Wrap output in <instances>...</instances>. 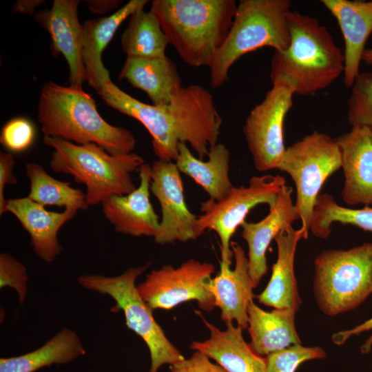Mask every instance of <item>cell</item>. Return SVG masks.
I'll return each instance as SVG.
<instances>
[{
	"instance_id": "cell-34",
	"label": "cell",
	"mask_w": 372,
	"mask_h": 372,
	"mask_svg": "<svg viewBox=\"0 0 372 372\" xmlns=\"http://www.w3.org/2000/svg\"><path fill=\"white\" fill-rule=\"evenodd\" d=\"M34 137L35 130L32 123L26 118L17 117L4 125L0 141L10 152L19 153L32 145Z\"/></svg>"
},
{
	"instance_id": "cell-17",
	"label": "cell",
	"mask_w": 372,
	"mask_h": 372,
	"mask_svg": "<svg viewBox=\"0 0 372 372\" xmlns=\"http://www.w3.org/2000/svg\"><path fill=\"white\" fill-rule=\"evenodd\" d=\"M140 183L131 193L113 195L102 205L106 220L121 234L136 237H155L160 227L158 216L149 200L151 165L139 169Z\"/></svg>"
},
{
	"instance_id": "cell-38",
	"label": "cell",
	"mask_w": 372,
	"mask_h": 372,
	"mask_svg": "<svg viewBox=\"0 0 372 372\" xmlns=\"http://www.w3.org/2000/svg\"><path fill=\"white\" fill-rule=\"evenodd\" d=\"M369 330H372V318L356 326L353 329L339 331L335 333L332 337V340L335 344L341 345L344 344L351 336L360 334L362 332ZM371 347L372 334L361 347V352L362 353H368L371 351Z\"/></svg>"
},
{
	"instance_id": "cell-7",
	"label": "cell",
	"mask_w": 372,
	"mask_h": 372,
	"mask_svg": "<svg viewBox=\"0 0 372 372\" xmlns=\"http://www.w3.org/2000/svg\"><path fill=\"white\" fill-rule=\"evenodd\" d=\"M150 265L127 269L114 277L102 275H82L79 283L84 288L111 296L116 304L112 311H123L126 326L139 335L149 349L151 366L149 372H158L165 364H173L185 358L168 340L156 322L152 309L144 301L135 285L138 277Z\"/></svg>"
},
{
	"instance_id": "cell-22",
	"label": "cell",
	"mask_w": 372,
	"mask_h": 372,
	"mask_svg": "<svg viewBox=\"0 0 372 372\" xmlns=\"http://www.w3.org/2000/svg\"><path fill=\"white\" fill-rule=\"evenodd\" d=\"M147 0H130L112 14L85 21L82 23V57L85 78L99 92L105 82L111 81L110 72L102 61L104 49L121 24L136 11L144 9Z\"/></svg>"
},
{
	"instance_id": "cell-1",
	"label": "cell",
	"mask_w": 372,
	"mask_h": 372,
	"mask_svg": "<svg viewBox=\"0 0 372 372\" xmlns=\"http://www.w3.org/2000/svg\"><path fill=\"white\" fill-rule=\"evenodd\" d=\"M234 0H154L150 12L169 44L192 67H211L236 15Z\"/></svg>"
},
{
	"instance_id": "cell-16",
	"label": "cell",
	"mask_w": 372,
	"mask_h": 372,
	"mask_svg": "<svg viewBox=\"0 0 372 372\" xmlns=\"http://www.w3.org/2000/svg\"><path fill=\"white\" fill-rule=\"evenodd\" d=\"M79 0H54L50 9L37 12L34 19L51 38L54 56L61 54L69 67L70 85L82 87L85 69L82 57V24L79 21Z\"/></svg>"
},
{
	"instance_id": "cell-27",
	"label": "cell",
	"mask_w": 372,
	"mask_h": 372,
	"mask_svg": "<svg viewBox=\"0 0 372 372\" xmlns=\"http://www.w3.org/2000/svg\"><path fill=\"white\" fill-rule=\"evenodd\" d=\"M178 149L174 162L180 172L191 177L210 199L219 201L227 196L234 186L229 175L230 153L224 144L211 147L207 161L196 157L184 143H178Z\"/></svg>"
},
{
	"instance_id": "cell-23",
	"label": "cell",
	"mask_w": 372,
	"mask_h": 372,
	"mask_svg": "<svg viewBox=\"0 0 372 372\" xmlns=\"http://www.w3.org/2000/svg\"><path fill=\"white\" fill-rule=\"evenodd\" d=\"M200 318L210 335L204 341H192V349L204 353L227 372H266L265 357L255 353L245 341L241 328L229 322L223 331Z\"/></svg>"
},
{
	"instance_id": "cell-14",
	"label": "cell",
	"mask_w": 372,
	"mask_h": 372,
	"mask_svg": "<svg viewBox=\"0 0 372 372\" xmlns=\"http://www.w3.org/2000/svg\"><path fill=\"white\" fill-rule=\"evenodd\" d=\"M98 93L110 107L138 120L145 126L152 138V149L158 159L176 160L179 141L167 105H154L140 101L112 81L105 82Z\"/></svg>"
},
{
	"instance_id": "cell-19",
	"label": "cell",
	"mask_w": 372,
	"mask_h": 372,
	"mask_svg": "<svg viewBox=\"0 0 372 372\" xmlns=\"http://www.w3.org/2000/svg\"><path fill=\"white\" fill-rule=\"evenodd\" d=\"M231 248L235 267L220 262L219 273L213 278L209 291L215 307L221 311V320L225 324L235 322L242 330L248 327V306L254 294L249 273L248 258L237 242H231Z\"/></svg>"
},
{
	"instance_id": "cell-36",
	"label": "cell",
	"mask_w": 372,
	"mask_h": 372,
	"mask_svg": "<svg viewBox=\"0 0 372 372\" xmlns=\"http://www.w3.org/2000/svg\"><path fill=\"white\" fill-rule=\"evenodd\" d=\"M170 370L171 372H227L198 351H195L189 358H184L170 365Z\"/></svg>"
},
{
	"instance_id": "cell-10",
	"label": "cell",
	"mask_w": 372,
	"mask_h": 372,
	"mask_svg": "<svg viewBox=\"0 0 372 372\" xmlns=\"http://www.w3.org/2000/svg\"><path fill=\"white\" fill-rule=\"evenodd\" d=\"M264 99L249 112L243 133L254 165L260 172L277 169L286 147L285 118L293 105L294 91L282 80L272 82Z\"/></svg>"
},
{
	"instance_id": "cell-28",
	"label": "cell",
	"mask_w": 372,
	"mask_h": 372,
	"mask_svg": "<svg viewBox=\"0 0 372 372\" xmlns=\"http://www.w3.org/2000/svg\"><path fill=\"white\" fill-rule=\"evenodd\" d=\"M85 354L78 335L65 328L39 349L0 360V372H34L52 364L69 363Z\"/></svg>"
},
{
	"instance_id": "cell-12",
	"label": "cell",
	"mask_w": 372,
	"mask_h": 372,
	"mask_svg": "<svg viewBox=\"0 0 372 372\" xmlns=\"http://www.w3.org/2000/svg\"><path fill=\"white\" fill-rule=\"evenodd\" d=\"M167 107L179 142L189 144L204 160L218 143L223 122L213 96L199 85L181 86Z\"/></svg>"
},
{
	"instance_id": "cell-11",
	"label": "cell",
	"mask_w": 372,
	"mask_h": 372,
	"mask_svg": "<svg viewBox=\"0 0 372 372\" xmlns=\"http://www.w3.org/2000/svg\"><path fill=\"white\" fill-rule=\"evenodd\" d=\"M214 266L189 259L178 267L165 265L151 271L137 287L139 294L152 309H172L179 304L196 300L210 311L215 307L209 291Z\"/></svg>"
},
{
	"instance_id": "cell-25",
	"label": "cell",
	"mask_w": 372,
	"mask_h": 372,
	"mask_svg": "<svg viewBox=\"0 0 372 372\" xmlns=\"http://www.w3.org/2000/svg\"><path fill=\"white\" fill-rule=\"evenodd\" d=\"M247 312L249 345L258 355L266 357L290 346L301 344L295 327V309H274L266 311L252 300Z\"/></svg>"
},
{
	"instance_id": "cell-35",
	"label": "cell",
	"mask_w": 372,
	"mask_h": 372,
	"mask_svg": "<svg viewBox=\"0 0 372 372\" xmlns=\"http://www.w3.org/2000/svg\"><path fill=\"white\" fill-rule=\"evenodd\" d=\"M1 287L9 285L19 293L21 302L26 293L28 276L25 267L14 257L7 253L0 255Z\"/></svg>"
},
{
	"instance_id": "cell-30",
	"label": "cell",
	"mask_w": 372,
	"mask_h": 372,
	"mask_svg": "<svg viewBox=\"0 0 372 372\" xmlns=\"http://www.w3.org/2000/svg\"><path fill=\"white\" fill-rule=\"evenodd\" d=\"M25 174L30 180L28 196L32 200L43 205H56L85 210L89 205L85 194L74 188L68 182L59 180L49 175L44 168L36 163L25 165Z\"/></svg>"
},
{
	"instance_id": "cell-4",
	"label": "cell",
	"mask_w": 372,
	"mask_h": 372,
	"mask_svg": "<svg viewBox=\"0 0 372 372\" xmlns=\"http://www.w3.org/2000/svg\"><path fill=\"white\" fill-rule=\"evenodd\" d=\"M43 142L53 149L52 170L83 184L89 206L101 204L113 195L133 192L136 187L132 174L145 163L134 152L114 155L94 143L79 145L48 136H44Z\"/></svg>"
},
{
	"instance_id": "cell-40",
	"label": "cell",
	"mask_w": 372,
	"mask_h": 372,
	"mask_svg": "<svg viewBox=\"0 0 372 372\" xmlns=\"http://www.w3.org/2000/svg\"><path fill=\"white\" fill-rule=\"evenodd\" d=\"M44 3L43 0H19L13 5L12 11L33 15L36 8Z\"/></svg>"
},
{
	"instance_id": "cell-32",
	"label": "cell",
	"mask_w": 372,
	"mask_h": 372,
	"mask_svg": "<svg viewBox=\"0 0 372 372\" xmlns=\"http://www.w3.org/2000/svg\"><path fill=\"white\" fill-rule=\"evenodd\" d=\"M347 101V120L351 126H372V72L359 73Z\"/></svg>"
},
{
	"instance_id": "cell-41",
	"label": "cell",
	"mask_w": 372,
	"mask_h": 372,
	"mask_svg": "<svg viewBox=\"0 0 372 372\" xmlns=\"http://www.w3.org/2000/svg\"><path fill=\"white\" fill-rule=\"evenodd\" d=\"M362 61L366 65H372V48L364 50Z\"/></svg>"
},
{
	"instance_id": "cell-21",
	"label": "cell",
	"mask_w": 372,
	"mask_h": 372,
	"mask_svg": "<svg viewBox=\"0 0 372 372\" xmlns=\"http://www.w3.org/2000/svg\"><path fill=\"white\" fill-rule=\"evenodd\" d=\"M336 19L344 41V83L351 87L360 73L365 43L372 32V1L321 0Z\"/></svg>"
},
{
	"instance_id": "cell-24",
	"label": "cell",
	"mask_w": 372,
	"mask_h": 372,
	"mask_svg": "<svg viewBox=\"0 0 372 372\" xmlns=\"http://www.w3.org/2000/svg\"><path fill=\"white\" fill-rule=\"evenodd\" d=\"M303 239L300 230L292 226L281 231L275 238L278 256L272 266L270 280L265 289L258 295L260 304L275 309L291 308L296 311L301 300L294 273V258L298 242Z\"/></svg>"
},
{
	"instance_id": "cell-2",
	"label": "cell",
	"mask_w": 372,
	"mask_h": 372,
	"mask_svg": "<svg viewBox=\"0 0 372 372\" xmlns=\"http://www.w3.org/2000/svg\"><path fill=\"white\" fill-rule=\"evenodd\" d=\"M38 120L44 136L79 145L94 143L111 154L132 153L136 145L133 134L107 123L82 87L45 83L40 93Z\"/></svg>"
},
{
	"instance_id": "cell-33",
	"label": "cell",
	"mask_w": 372,
	"mask_h": 372,
	"mask_svg": "<svg viewBox=\"0 0 372 372\" xmlns=\"http://www.w3.org/2000/svg\"><path fill=\"white\" fill-rule=\"evenodd\" d=\"M325 357L326 353L321 347L292 345L265 357L266 372H296L304 362Z\"/></svg>"
},
{
	"instance_id": "cell-5",
	"label": "cell",
	"mask_w": 372,
	"mask_h": 372,
	"mask_svg": "<svg viewBox=\"0 0 372 372\" xmlns=\"http://www.w3.org/2000/svg\"><path fill=\"white\" fill-rule=\"evenodd\" d=\"M291 11L289 0H240L228 36L209 68L211 86H223L231 67L246 54L265 47L286 50L291 42Z\"/></svg>"
},
{
	"instance_id": "cell-29",
	"label": "cell",
	"mask_w": 372,
	"mask_h": 372,
	"mask_svg": "<svg viewBox=\"0 0 372 372\" xmlns=\"http://www.w3.org/2000/svg\"><path fill=\"white\" fill-rule=\"evenodd\" d=\"M121 47L127 57L160 59L166 56L169 41L155 15L140 9L130 17Z\"/></svg>"
},
{
	"instance_id": "cell-18",
	"label": "cell",
	"mask_w": 372,
	"mask_h": 372,
	"mask_svg": "<svg viewBox=\"0 0 372 372\" xmlns=\"http://www.w3.org/2000/svg\"><path fill=\"white\" fill-rule=\"evenodd\" d=\"M292 192L290 186L285 185L275 205L264 218L257 223L244 221L240 225L241 236L248 245L249 273L253 288L267 272L266 251L271 242L281 231L300 219L291 198Z\"/></svg>"
},
{
	"instance_id": "cell-31",
	"label": "cell",
	"mask_w": 372,
	"mask_h": 372,
	"mask_svg": "<svg viewBox=\"0 0 372 372\" xmlns=\"http://www.w3.org/2000/svg\"><path fill=\"white\" fill-rule=\"evenodd\" d=\"M333 223L351 225L372 232V207H345L340 205L332 195L320 194L311 217L310 231L318 238H327Z\"/></svg>"
},
{
	"instance_id": "cell-8",
	"label": "cell",
	"mask_w": 372,
	"mask_h": 372,
	"mask_svg": "<svg viewBox=\"0 0 372 372\" xmlns=\"http://www.w3.org/2000/svg\"><path fill=\"white\" fill-rule=\"evenodd\" d=\"M341 168V156L335 138L318 132L306 135L286 148L277 167L294 182L295 206L301 220L303 239L310 231L311 217L319 192L334 172Z\"/></svg>"
},
{
	"instance_id": "cell-15",
	"label": "cell",
	"mask_w": 372,
	"mask_h": 372,
	"mask_svg": "<svg viewBox=\"0 0 372 372\" xmlns=\"http://www.w3.org/2000/svg\"><path fill=\"white\" fill-rule=\"evenodd\" d=\"M335 140L344 176L342 199L349 206L372 205V126L353 125Z\"/></svg>"
},
{
	"instance_id": "cell-20",
	"label": "cell",
	"mask_w": 372,
	"mask_h": 372,
	"mask_svg": "<svg viewBox=\"0 0 372 372\" xmlns=\"http://www.w3.org/2000/svg\"><path fill=\"white\" fill-rule=\"evenodd\" d=\"M77 211L72 208L62 212L48 211L28 196L9 199L6 203V212L17 218L28 233L35 254L46 262H52L61 252L58 233Z\"/></svg>"
},
{
	"instance_id": "cell-9",
	"label": "cell",
	"mask_w": 372,
	"mask_h": 372,
	"mask_svg": "<svg viewBox=\"0 0 372 372\" xmlns=\"http://www.w3.org/2000/svg\"><path fill=\"white\" fill-rule=\"evenodd\" d=\"M285 185L286 180L280 175L255 176L249 179L248 186H234L219 201L209 198L202 202V214L197 217L195 225L196 238L207 229L214 231L220 240L221 262L231 265L234 258L231 238L237 228L256 205L266 204L271 209Z\"/></svg>"
},
{
	"instance_id": "cell-13",
	"label": "cell",
	"mask_w": 372,
	"mask_h": 372,
	"mask_svg": "<svg viewBox=\"0 0 372 372\" xmlns=\"http://www.w3.org/2000/svg\"><path fill=\"white\" fill-rule=\"evenodd\" d=\"M150 192L161 209L154 241L165 245L196 240L198 216L187 206L180 172L174 161L158 159L151 165Z\"/></svg>"
},
{
	"instance_id": "cell-3",
	"label": "cell",
	"mask_w": 372,
	"mask_h": 372,
	"mask_svg": "<svg viewBox=\"0 0 372 372\" xmlns=\"http://www.w3.org/2000/svg\"><path fill=\"white\" fill-rule=\"evenodd\" d=\"M289 25V46L284 51H274L271 81L289 83L294 94L313 95L344 73V53L317 18L291 11Z\"/></svg>"
},
{
	"instance_id": "cell-37",
	"label": "cell",
	"mask_w": 372,
	"mask_h": 372,
	"mask_svg": "<svg viewBox=\"0 0 372 372\" xmlns=\"http://www.w3.org/2000/svg\"><path fill=\"white\" fill-rule=\"evenodd\" d=\"M16 163L15 158L11 153H0V215L6 213L7 200L5 198V187L17 183V179L13 170Z\"/></svg>"
},
{
	"instance_id": "cell-39",
	"label": "cell",
	"mask_w": 372,
	"mask_h": 372,
	"mask_svg": "<svg viewBox=\"0 0 372 372\" xmlns=\"http://www.w3.org/2000/svg\"><path fill=\"white\" fill-rule=\"evenodd\" d=\"M121 2L118 0H90L87 5L91 12L103 14L118 8Z\"/></svg>"
},
{
	"instance_id": "cell-6",
	"label": "cell",
	"mask_w": 372,
	"mask_h": 372,
	"mask_svg": "<svg viewBox=\"0 0 372 372\" xmlns=\"http://www.w3.org/2000/svg\"><path fill=\"white\" fill-rule=\"evenodd\" d=\"M313 285L325 314L356 308L372 293V243L320 253L314 261Z\"/></svg>"
},
{
	"instance_id": "cell-26",
	"label": "cell",
	"mask_w": 372,
	"mask_h": 372,
	"mask_svg": "<svg viewBox=\"0 0 372 372\" xmlns=\"http://www.w3.org/2000/svg\"><path fill=\"white\" fill-rule=\"evenodd\" d=\"M148 96L152 105H168L182 85L176 64L167 56L160 59L127 57L118 75Z\"/></svg>"
}]
</instances>
